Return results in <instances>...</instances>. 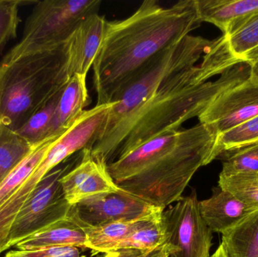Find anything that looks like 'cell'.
<instances>
[{
    "mask_svg": "<svg viewBox=\"0 0 258 257\" xmlns=\"http://www.w3.org/2000/svg\"><path fill=\"white\" fill-rule=\"evenodd\" d=\"M250 72L249 65L230 52L224 35L213 39L198 63L168 75L130 113L104 127L91 149L92 156L107 165L153 139L179 131Z\"/></svg>",
    "mask_w": 258,
    "mask_h": 257,
    "instance_id": "1",
    "label": "cell"
},
{
    "mask_svg": "<svg viewBox=\"0 0 258 257\" xmlns=\"http://www.w3.org/2000/svg\"><path fill=\"white\" fill-rule=\"evenodd\" d=\"M200 24L196 0L168 8L146 0L128 18L107 21L92 65L97 104L115 102L154 57Z\"/></svg>",
    "mask_w": 258,
    "mask_h": 257,
    "instance_id": "2",
    "label": "cell"
},
{
    "mask_svg": "<svg viewBox=\"0 0 258 257\" xmlns=\"http://www.w3.org/2000/svg\"><path fill=\"white\" fill-rule=\"evenodd\" d=\"M219 155L218 135L200 122L141 145L107 170L121 190L164 211L183 197L197 170Z\"/></svg>",
    "mask_w": 258,
    "mask_h": 257,
    "instance_id": "3",
    "label": "cell"
},
{
    "mask_svg": "<svg viewBox=\"0 0 258 257\" xmlns=\"http://www.w3.org/2000/svg\"><path fill=\"white\" fill-rule=\"evenodd\" d=\"M71 78L66 42H18L0 60V122L18 129L60 95Z\"/></svg>",
    "mask_w": 258,
    "mask_h": 257,
    "instance_id": "4",
    "label": "cell"
},
{
    "mask_svg": "<svg viewBox=\"0 0 258 257\" xmlns=\"http://www.w3.org/2000/svg\"><path fill=\"white\" fill-rule=\"evenodd\" d=\"M101 4V0L36 1L18 42L45 45L65 43L83 20L98 13Z\"/></svg>",
    "mask_w": 258,
    "mask_h": 257,
    "instance_id": "5",
    "label": "cell"
},
{
    "mask_svg": "<svg viewBox=\"0 0 258 257\" xmlns=\"http://www.w3.org/2000/svg\"><path fill=\"white\" fill-rule=\"evenodd\" d=\"M71 169V164L56 167L40 181L12 223L8 249L68 217L72 206L65 199L60 179Z\"/></svg>",
    "mask_w": 258,
    "mask_h": 257,
    "instance_id": "6",
    "label": "cell"
},
{
    "mask_svg": "<svg viewBox=\"0 0 258 257\" xmlns=\"http://www.w3.org/2000/svg\"><path fill=\"white\" fill-rule=\"evenodd\" d=\"M161 225L170 249L168 257L211 256L213 232L202 217L195 190L164 210Z\"/></svg>",
    "mask_w": 258,
    "mask_h": 257,
    "instance_id": "7",
    "label": "cell"
},
{
    "mask_svg": "<svg viewBox=\"0 0 258 257\" xmlns=\"http://www.w3.org/2000/svg\"><path fill=\"white\" fill-rule=\"evenodd\" d=\"M162 210L123 190L86 198L71 207L68 216L83 227L119 222L161 220Z\"/></svg>",
    "mask_w": 258,
    "mask_h": 257,
    "instance_id": "8",
    "label": "cell"
},
{
    "mask_svg": "<svg viewBox=\"0 0 258 257\" xmlns=\"http://www.w3.org/2000/svg\"><path fill=\"white\" fill-rule=\"evenodd\" d=\"M258 116V75L249 76L216 98L199 116L217 135Z\"/></svg>",
    "mask_w": 258,
    "mask_h": 257,
    "instance_id": "9",
    "label": "cell"
},
{
    "mask_svg": "<svg viewBox=\"0 0 258 257\" xmlns=\"http://www.w3.org/2000/svg\"><path fill=\"white\" fill-rule=\"evenodd\" d=\"M68 203L73 206L86 198L120 190L110 176L107 165L95 159L91 149L82 151V159L60 179Z\"/></svg>",
    "mask_w": 258,
    "mask_h": 257,
    "instance_id": "10",
    "label": "cell"
},
{
    "mask_svg": "<svg viewBox=\"0 0 258 257\" xmlns=\"http://www.w3.org/2000/svg\"><path fill=\"white\" fill-rule=\"evenodd\" d=\"M107 20L98 13L83 20L66 42L68 69L74 75H87L105 33Z\"/></svg>",
    "mask_w": 258,
    "mask_h": 257,
    "instance_id": "11",
    "label": "cell"
},
{
    "mask_svg": "<svg viewBox=\"0 0 258 257\" xmlns=\"http://www.w3.org/2000/svg\"><path fill=\"white\" fill-rule=\"evenodd\" d=\"M200 207L202 217L211 230L221 234L256 210L219 187L213 188L209 199L200 201Z\"/></svg>",
    "mask_w": 258,
    "mask_h": 257,
    "instance_id": "12",
    "label": "cell"
},
{
    "mask_svg": "<svg viewBox=\"0 0 258 257\" xmlns=\"http://www.w3.org/2000/svg\"><path fill=\"white\" fill-rule=\"evenodd\" d=\"M86 77L74 75L68 81L57 102L48 138L63 135L90 104Z\"/></svg>",
    "mask_w": 258,
    "mask_h": 257,
    "instance_id": "13",
    "label": "cell"
},
{
    "mask_svg": "<svg viewBox=\"0 0 258 257\" xmlns=\"http://www.w3.org/2000/svg\"><path fill=\"white\" fill-rule=\"evenodd\" d=\"M86 234L84 227L68 216L24 241L17 244L18 250H33L50 246L75 247L86 249Z\"/></svg>",
    "mask_w": 258,
    "mask_h": 257,
    "instance_id": "14",
    "label": "cell"
},
{
    "mask_svg": "<svg viewBox=\"0 0 258 257\" xmlns=\"http://www.w3.org/2000/svg\"><path fill=\"white\" fill-rule=\"evenodd\" d=\"M200 22L218 27L224 33L237 20L258 10V0H196Z\"/></svg>",
    "mask_w": 258,
    "mask_h": 257,
    "instance_id": "15",
    "label": "cell"
},
{
    "mask_svg": "<svg viewBox=\"0 0 258 257\" xmlns=\"http://www.w3.org/2000/svg\"><path fill=\"white\" fill-rule=\"evenodd\" d=\"M153 221L157 220L119 222L98 227H84L86 249L91 250L92 255L115 251L125 238Z\"/></svg>",
    "mask_w": 258,
    "mask_h": 257,
    "instance_id": "16",
    "label": "cell"
},
{
    "mask_svg": "<svg viewBox=\"0 0 258 257\" xmlns=\"http://www.w3.org/2000/svg\"><path fill=\"white\" fill-rule=\"evenodd\" d=\"M229 257H258V209L222 234Z\"/></svg>",
    "mask_w": 258,
    "mask_h": 257,
    "instance_id": "17",
    "label": "cell"
},
{
    "mask_svg": "<svg viewBox=\"0 0 258 257\" xmlns=\"http://www.w3.org/2000/svg\"><path fill=\"white\" fill-rule=\"evenodd\" d=\"M36 144L0 122V184L30 154Z\"/></svg>",
    "mask_w": 258,
    "mask_h": 257,
    "instance_id": "18",
    "label": "cell"
},
{
    "mask_svg": "<svg viewBox=\"0 0 258 257\" xmlns=\"http://www.w3.org/2000/svg\"><path fill=\"white\" fill-rule=\"evenodd\" d=\"M60 137H50L36 143L30 154L0 184V206L33 173L46 155L54 142Z\"/></svg>",
    "mask_w": 258,
    "mask_h": 257,
    "instance_id": "19",
    "label": "cell"
},
{
    "mask_svg": "<svg viewBox=\"0 0 258 257\" xmlns=\"http://www.w3.org/2000/svg\"><path fill=\"white\" fill-rule=\"evenodd\" d=\"M224 35L230 52L244 61L247 54L258 48V10L237 20Z\"/></svg>",
    "mask_w": 258,
    "mask_h": 257,
    "instance_id": "20",
    "label": "cell"
},
{
    "mask_svg": "<svg viewBox=\"0 0 258 257\" xmlns=\"http://www.w3.org/2000/svg\"><path fill=\"white\" fill-rule=\"evenodd\" d=\"M219 158L224 160L221 176L258 173V143L225 151Z\"/></svg>",
    "mask_w": 258,
    "mask_h": 257,
    "instance_id": "21",
    "label": "cell"
},
{
    "mask_svg": "<svg viewBox=\"0 0 258 257\" xmlns=\"http://www.w3.org/2000/svg\"><path fill=\"white\" fill-rule=\"evenodd\" d=\"M218 187L227 190L254 209H258V173L219 175Z\"/></svg>",
    "mask_w": 258,
    "mask_h": 257,
    "instance_id": "22",
    "label": "cell"
},
{
    "mask_svg": "<svg viewBox=\"0 0 258 257\" xmlns=\"http://www.w3.org/2000/svg\"><path fill=\"white\" fill-rule=\"evenodd\" d=\"M61 94L15 131L33 144L48 138V132Z\"/></svg>",
    "mask_w": 258,
    "mask_h": 257,
    "instance_id": "23",
    "label": "cell"
},
{
    "mask_svg": "<svg viewBox=\"0 0 258 257\" xmlns=\"http://www.w3.org/2000/svg\"><path fill=\"white\" fill-rule=\"evenodd\" d=\"M165 244V235L161 220L153 221L138 229L125 238L116 247V250H135L150 251Z\"/></svg>",
    "mask_w": 258,
    "mask_h": 257,
    "instance_id": "24",
    "label": "cell"
},
{
    "mask_svg": "<svg viewBox=\"0 0 258 257\" xmlns=\"http://www.w3.org/2000/svg\"><path fill=\"white\" fill-rule=\"evenodd\" d=\"M256 143H258V116L248 119L218 137L220 155L225 151Z\"/></svg>",
    "mask_w": 258,
    "mask_h": 257,
    "instance_id": "25",
    "label": "cell"
},
{
    "mask_svg": "<svg viewBox=\"0 0 258 257\" xmlns=\"http://www.w3.org/2000/svg\"><path fill=\"white\" fill-rule=\"evenodd\" d=\"M25 2L0 0V53L17 36L20 24L19 9Z\"/></svg>",
    "mask_w": 258,
    "mask_h": 257,
    "instance_id": "26",
    "label": "cell"
},
{
    "mask_svg": "<svg viewBox=\"0 0 258 257\" xmlns=\"http://www.w3.org/2000/svg\"><path fill=\"white\" fill-rule=\"evenodd\" d=\"M169 253V247L164 244L162 247L150 251L119 250L105 253V256L104 257H168Z\"/></svg>",
    "mask_w": 258,
    "mask_h": 257,
    "instance_id": "27",
    "label": "cell"
},
{
    "mask_svg": "<svg viewBox=\"0 0 258 257\" xmlns=\"http://www.w3.org/2000/svg\"><path fill=\"white\" fill-rule=\"evenodd\" d=\"M244 61L251 67V72L258 75V48L244 57Z\"/></svg>",
    "mask_w": 258,
    "mask_h": 257,
    "instance_id": "28",
    "label": "cell"
},
{
    "mask_svg": "<svg viewBox=\"0 0 258 257\" xmlns=\"http://www.w3.org/2000/svg\"><path fill=\"white\" fill-rule=\"evenodd\" d=\"M5 257H45L37 254L33 250H12L8 252ZM83 257H86L83 256Z\"/></svg>",
    "mask_w": 258,
    "mask_h": 257,
    "instance_id": "29",
    "label": "cell"
},
{
    "mask_svg": "<svg viewBox=\"0 0 258 257\" xmlns=\"http://www.w3.org/2000/svg\"><path fill=\"white\" fill-rule=\"evenodd\" d=\"M210 257H229L228 253H227V250H226L225 246L222 242L218 246L217 250H215V253Z\"/></svg>",
    "mask_w": 258,
    "mask_h": 257,
    "instance_id": "30",
    "label": "cell"
}]
</instances>
